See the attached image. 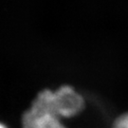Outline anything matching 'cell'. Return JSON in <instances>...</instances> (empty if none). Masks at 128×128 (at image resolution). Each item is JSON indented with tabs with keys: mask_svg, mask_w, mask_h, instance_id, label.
I'll use <instances>...</instances> for the list:
<instances>
[{
	"mask_svg": "<svg viewBox=\"0 0 128 128\" xmlns=\"http://www.w3.org/2000/svg\"><path fill=\"white\" fill-rule=\"evenodd\" d=\"M32 105L45 109L61 120L73 118L79 115L86 106L84 97L71 86H62L51 90L40 91L32 101Z\"/></svg>",
	"mask_w": 128,
	"mask_h": 128,
	"instance_id": "obj_1",
	"label": "cell"
},
{
	"mask_svg": "<svg viewBox=\"0 0 128 128\" xmlns=\"http://www.w3.org/2000/svg\"><path fill=\"white\" fill-rule=\"evenodd\" d=\"M22 128H68L63 120L45 109L30 104L21 119Z\"/></svg>",
	"mask_w": 128,
	"mask_h": 128,
	"instance_id": "obj_2",
	"label": "cell"
},
{
	"mask_svg": "<svg viewBox=\"0 0 128 128\" xmlns=\"http://www.w3.org/2000/svg\"><path fill=\"white\" fill-rule=\"evenodd\" d=\"M112 128H128V112L120 115L113 122Z\"/></svg>",
	"mask_w": 128,
	"mask_h": 128,
	"instance_id": "obj_3",
	"label": "cell"
},
{
	"mask_svg": "<svg viewBox=\"0 0 128 128\" xmlns=\"http://www.w3.org/2000/svg\"><path fill=\"white\" fill-rule=\"evenodd\" d=\"M0 128H8L4 124H2V122H0Z\"/></svg>",
	"mask_w": 128,
	"mask_h": 128,
	"instance_id": "obj_4",
	"label": "cell"
}]
</instances>
